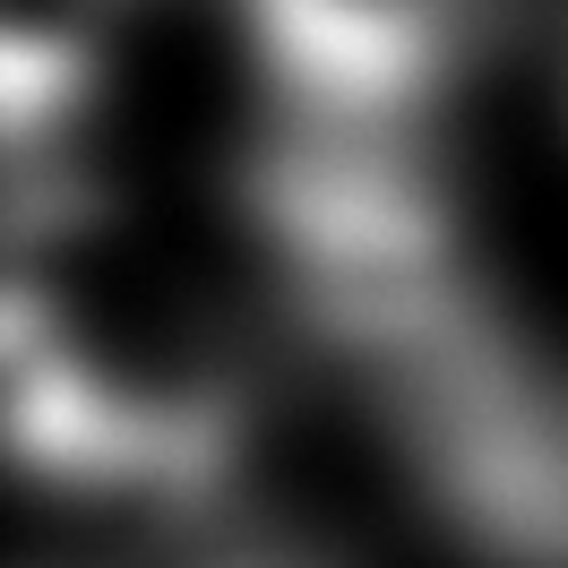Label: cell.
<instances>
[{"label": "cell", "mask_w": 568, "mask_h": 568, "mask_svg": "<svg viewBox=\"0 0 568 568\" xmlns=\"http://www.w3.org/2000/svg\"><path fill=\"white\" fill-rule=\"evenodd\" d=\"M233 18L276 121L423 139L483 52L491 0H233Z\"/></svg>", "instance_id": "6da1fadb"}, {"label": "cell", "mask_w": 568, "mask_h": 568, "mask_svg": "<svg viewBox=\"0 0 568 568\" xmlns=\"http://www.w3.org/2000/svg\"><path fill=\"white\" fill-rule=\"evenodd\" d=\"M139 0H0V121L9 173L78 164L95 78Z\"/></svg>", "instance_id": "7a4b0ae2"}, {"label": "cell", "mask_w": 568, "mask_h": 568, "mask_svg": "<svg viewBox=\"0 0 568 568\" xmlns=\"http://www.w3.org/2000/svg\"><path fill=\"white\" fill-rule=\"evenodd\" d=\"M190 568H354L336 542H320V534H233V542H215L207 560Z\"/></svg>", "instance_id": "3957f363"}]
</instances>
